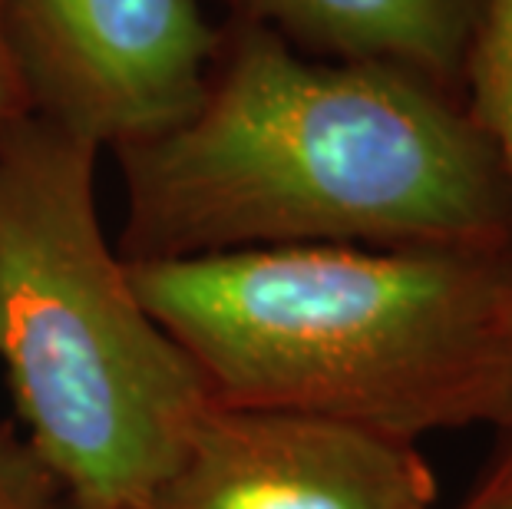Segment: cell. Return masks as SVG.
<instances>
[{
    "label": "cell",
    "instance_id": "6da1fadb",
    "mask_svg": "<svg viewBox=\"0 0 512 509\" xmlns=\"http://www.w3.org/2000/svg\"><path fill=\"white\" fill-rule=\"evenodd\" d=\"M126 262L252 248H512L496 146L450 93L387 63H314L245 24L199 106L116 149Z\"/></svg>",
    "mask_w": 512,
    "mask_h": 509
},
{
    "label": "cell",
    "instance_id": "8992f818",
    "mask_svg": "<svg viewBox=\"0 0 512 509\" xmlns=\"http://www.w3.org/2000/svg\"><path fill=\"white\" fill-rule=\"evenodd\" d=\"M255 24L357 63H387L440 90L466 70L473 0H238Z\"/></svg>",
    "mask_w": 512,
    "mask_h": 509
},
{
    "label": "cell",
    "instance_id": "277c9868",
    "mask_svg": "<svg viewBox=\"0 0 512 509\" xmlns=\"http://www.w3.org/2000/svg\"><path fill=\"white\" fill-rule=\"evenodd\" d=\"M27 110L96 146H129L199 106L222 40L199 0H7Z\"/></svg>",
    "mask_w": 512,
    "mask_h": 509
},
{
    "label": "cell",
    "instance_id": "30bf717a",
    "mask_svg": "<svg viewBox=\"0 0 512 509\" xmlns=\"http://www.w3.org/2000/svg\"><path fill=\"white\" fill-rule=\"evenodd\" d=\"M24 110L27 100L20 93L14 60H10V43H7V0H0V129Z\"/></svg>",
    "mask_w": 512,
    "mask_h": 509
},
{
    "label": "cell",
    "instance_id": "ba28073f",
    "mask_svg": "<svg viewBox=\"0 0 512 509\" xmlns=\"http://www.w3.org/2000/svg\"><path fill=\"white\" fill-rule=\"evenodd\" d=\"M67 493L14 424H0V509H63Z\"/></svg>",
    "mask_w": 512,
    "mask_h": 509
},
{
    "label": "cell",
    "instance_id": "9c48e42d",
    "mask_svg": "<svg viewBox=\"0 0 512 509\" xmlns=\"http://www.w3.org/2000/svg\"><path fill=\"white\" fill-rule=\"evenodd\" d=\"M499 433H503V443L496 450V460L489 463L483 480L460 509H512V424Z\"/></svg>",
    "mask_w": 512,
    "mask_h": 509
},
{
    "label": "cell",
    "instance_id": "52a82bcc",
    "mask_svg": "<svg viewBox=\"0 0 512 509\" xmlns=\"http://www.w3.org/2000/svg\"><path fill=\"white\" fill-rule=\"evenodd\" d=\"M466 70L473 83L470 116L496 146L512 196V0H483Z\"/></svg>",
    "mask_w": 512,
    "mask_h": 509
},
{
    "label": "cell",
    "instance_id": "5b68a950",
    "mask_svg": "<svg viewBox=\"0 0 512 509\" xmlns=\"http://www.w3.org/2000/svg\"><path fill=\"white\" fill-rule=\"evenodd\" d=\"M417 443L321 417L215 404L146 509H433Z\"/></svg>",
    "mask_w": 512,
    "mask_h": 509
},
{
    "label": "cell",
    "instance_id": "7a4b0ae2",
    "mask_svg": "<svg viewBox=\"0 0 512 509\" xmlns=\"http://www.w3.org/2000/svg\"><path fill=\"white\" fill-rule=\"evenodd\" d=\"M129 275L219 407L407 443L512 424V248L288 245Z\"/></svg>",
    "mask_w": 512,
    "mask_h": 509
},
{
    "label": "cell",
    "instance_id": "3957f363",
    "mask_svg": "<svg viewBox=\"0 0 512 509\" xmlns=\"http://www.w3.org/2000/svg\"><path fill=\"white\" fill-rule=\"evenodd\" d=\"M96 156L34 110L0 129V367L67 503L146 509L215 400L103 235Z\"/></svg>",
    "mask_w": 512,
    "mask_h": 509
},
{
    "label": "cell",
    "instance_id": "7c38bea8",
    "mask_svg": "<svg viewBox=\"0 0 512 509\" xmlns=\"http://www.w3.org/2000/svg\"><path fill=\"white\" fill-rule=\"evenodd\" d=\"M509 321H512V308H509Z\"/></svg>",
    "mask_w": 512,
    "mask_h": 509
},
{
    "label": "cell",
    "instance_id": "8fae6325",
    "mask_svg": "<svg viewBox=\"0 0 512 509\" xmlns=\"http://www.w3.org/2000/svg\"><path fill=\"white\" fill-rule=\"evenodd\" d=\"M63 509H83V506H73V503H67V506H63Z\"/></svg>",
    "mask_w": 512,
    "mask_h": 509
}]
</instances>
